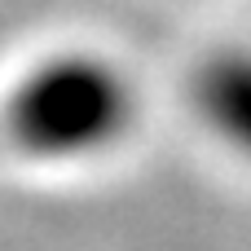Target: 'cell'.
<instances>
[{"instance_id": "obj_1", "label": "cell", "mask_w": 251, "mask_h": 251, "mask_svg": "<svg viewBox=\"0 0 251 251\" xmlns=\"http://www.w3.org/2000/svg\"><path fill=\"white\" fill-rule=\"evenodd\" d=\"M137 119V88L119 57L62 44L31 57L0 97L4 141L40 163H79L115 150Z\"/></svg>"}, {"instance_id": "obj_2", "label": "cell", "mask_w": 251, "mask_h": 251, "mask_svg": "<svg viewBox=\"0 0 251 251\" xmlns=\"http://www.w3.org/2000/svg\"><path fill=\"white\" fill-rule=\"evenodd\" d=\"M185 101L225 150L251 163V40L207 49L190 71Z\"/></svg>"}]
</instances>
